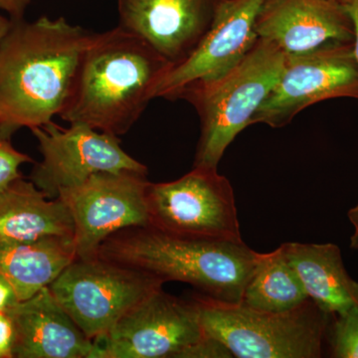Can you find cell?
Returning a JSON list of instances; mask_svg holds the SVG:
<instances>
[{
    "label": "cell",
    "mask_w": 358,
    "mask_h": 358,
    "mask_svg": "<svg viewBox=\"0 0 358 358\" xmlns=\"http://www.w3.org/2000/svg\"><path fill=\"white\" fill-rule=\"evenodd\" d=\"M76 257L72 238L0 246V274L25 301L50 286Z\"/></svg>",
    "instance_id": "cell-18"
},
{
    "label": "cell",
    "mask_w": 358,
    "mask_h": 358,
    "mask_svg": "<svg viewBox=\"0 0 358 358\" xmlns=\"http://www.w3.org/2000/svg\"><path fill=\"white\" fill-rule=\"evenodd\" d=\"M96 255L164 282L192 285L215 300L240 303L259 253L244 241L181 237L150 226H136L108 238Z\"/></svg>",
    "instance_id": "cell-3"
},
{
    "label": "cell",
    "mask_w": 358,
    "mask_h": 358,
    "mask_svg": "<svg viewBox=\"0 0 358 358\" xmlns=\"http://www.w3.org/2000/svg\"><path fill=\"white\" fill-rule=\"evenodd\" d=\"M64 17L13 20L0 42V134L10 138L60 115L95 36Z\"/></svg>",
    "instance_id": "cell-1"
},
{
    "label": "cell",
    "mask_w": 358,
    "mask_h": 358,
    "mask_svg": "<svg viewBox=\"0 0 358 358\" xmlns=\"http://www.w3.org/2000/svg\"><path fill=\"white\" fill-rule=\"evenodd\" d=\"M32 0H0V9L9 14L11 20H23L26 8Z\"/></svg>",
    "instance_id": "cell-24"
},
{
    "label": "cell",
    "mask_w": 358,
    "mask_h": 358,
    "mask_svg": "<svg viewBox=\"0 0 358 358\" xmlns=\"http://www.w3.org/2000/svg\"><path fill=\"white\" fill-rule=\"evenodd\" d=\"M265 0H222L199 46L173 66L160 82L155 98L178 100L183 90L218 81L236 67L256 43V18Z\"/></svg>",
    "instance_id": "cell-12"
},
{
    "label": "cell",
    "mask_w": 358,
    "mask_h": 358,
    "mask_svg": "<svg viewBox=\"0 0 358 358\" xmlns=\"http://www.w3.org/2000/svg\"><path fill=\"white\" fill-rule=\"evenodd\" d=\"M72 238L74 224L60 199H50L23 176L0 192V246Z\"/></svg>",
    "instance_id": "cell-16"
},
{
    "label": "cell",
    "mask_w": 358,
    "mask_h": 358,
    "mask_svg": "<svg viewBox=\"0 0 358 358\" xmlns=\"http://www.w3.org/2000/svg\"><path fill=\"white\" fill-rule=\"evenodd\" d=\"M20 301L13 285L0 274V312L8 313Z\"/></svg>",
    "instance_id": "cell-23"
},
{
    "label": "cell",
    "mask_w": 358,
    "mask_h": 358,
    "mask_svg": "<svg viewBox=\"0 0 358 358\" xmlns=\"http://www.w3.org/2000/svg\"><path fill=\"white\" fill-rule=\"evenodd\" d=\"M286 55L258 38L236 67L214 83L183 90L200 119L194 166L217 169L224 152L246 127L281 76Z\"/></svg>",
    "instance_id": "cell-5"
},
{
    "label": "cell",
    "mask_w": 358,
    "mask_h": 358,
    "mask_svg": "<svg viewBox=\"0 0 358 358\" xmlns=\"http://www.w3.org/2000/svg\"><path fill=\"white\" fill-rule=\"evenodd\" d=\"M336 1L341 2V3L346 4L350 1V0H336Z\"/></svg>",
    "instance_id": "cell-28"
},
{
    "label": "cell",
    "mask_w": 358,
    "mask_h": 358,
    "mask_svg": "<svg viewBox=\"0 0 358 358\" xmlns=\"http://www.w3.org/2000/svg\"><path fill=\"white\" fill-rule=\"evenodd\" d=\"M348 218L355 227V233L350 238V248L358 251V203L348 211Z\"/></svg>",
    "instance_id": "cell-26"
},
{
    "label": "cell",
    "mask_w": 358,
    "mask_h": 358,
    "mask_svg": "<svg viewBox=\"0 0 358 358\" xmlns=\"http://www.w3.org/2000/svg\"><path fill=\"white\" fill-rule=\"evenodd\" d=\"M255 29L259 38L277 45L287 56L331 42L355 41L352 17L336 0H265Z\"/></svg>",
    "instance_id": "cell-14"
},
{
    "label": "cell",
    "mask_w": 358,
    "mask_h": 358,
    "mask_svg": "<svg viewBox=\"0 0 358 358\" xmlns=\"http://www.w3.org/2000/svg\"><path fill=\"white\" fill-rule=\"evenodd\" d=\"M234 192L217 169L193 166L171 182L148 183V226L176 236L243 241Z\"/></svg>",
    "instance_id": "cell-8"
},
{
    "label": "cell",
    "mask_w": 358,
    "mask_h": 358,
    "mask_svg": "<svg viewBox=\"0 0 358 358\" xmlns=\"http://www.w3.org/2000/svg\"><path fill=\"white\" fill-rule=\"evenodd\" d=\"M350 17H352L353 26H355V57L358 61V0H350L348 3L345 4Z\"/></svg>",
    "instance_id": "cell-25"
},
{
    "label": "cell",
    "mask_w": 358,
    "mask_h": 358,
    "mask_svg": "<svg viewBox=\"0 0 358 358\" xmlns=\"http://www.w3.org/2000/svg\"><path fill=\"white\" fill-rule=\"evenodd\" d=\"M148 173H100L64 188V202L74 224L76 258L95 256L105 240L127 228L148 226Z\"/></svg>",
    "instance_id": "cell-11"
},
{
    "label": "cell",
    "mask_w": 358,
    "mask_h": 358,
    "mask_svg": "<svg viewBox=\"0 0 358 358\" xmlns=\"http://www.w3.org/2000/svg\"><path fill=\"white\" fill-rule=\"evenodd\" d=\"M34 162L29 155L23 154L11 145L10 138L0 134V192L15 179L21 178L20 166Z\"/></svg>",
    "instance_id": "cell-21"
},
{
    "label": "cell",
    "mask_w": 358,
    "mask_h": 358,
    "mask_svg": "<svg viewBox=\"0 0 358 358\" xmlns=\"http://www.w3.org/2000/svg\"><path fill=\"white\" fill-rule=\"evenodd\" d=\"M15 327L8 313L0 312V358H14Z\"/></svg>",
    "instance_id": "cell-22"
},
{
    "label": "cell",
    "mask_w": 358,
    "mask_h": 358,
    "mask_svg": "<svg viewBox=\"0 0 358 358\" xmlns=\"http://www.w3.org/2000/svg\"><path fill=\"white\" fill-rule=\"evenodd\" d=\"M282 251L300 278L308 299L331 317L358 307V282L333 243H284Z\"/></svg>",
    "instance_id": "cell-17"
},
{
    "label": "cell",
    "mask_w": 358,
    "mask_h": 358,
    "mask_svg": "<svg viewBox=\"0 0 358 358\" xmlns=\"http://www.w3.org/2000/svg\"><path fill=\"white\" fill-rule=\"evenodd\" d=\"M334 317L331 333L333 357L358 358V307Z\"/></svg>",
    "instance_id": "cell-20"
},
{
    "label": "cell",
    "mask_w": 358,
    "mask_h": 358,
    "mask_svg": "<svg viewBox=\"0 0 358 358\" xmlns=\"http://www.w3.org/2000/svg\"><path fill=\"white\" fill-rule=\"evenodd\" d=\"M11 24H13V20L10 18H6V16L0 14V42L10 29Z\"/></svg>",
    "instance_id": "cell-27"
},
{
    "label": "cell",
    "mask_w": 358,
    "mask_h": 358,
    "mask_svg": "<svg viewBox=\"0 0 358 358\" xmlns=\"http://www.w3.org/2000/svg\"><path fill=\"white\" fill-rule=\"evenodd\" d=\"M208 338L237 358H317L331 315L308 300L286 313L254 310L203 294L192 299Z\"/></svg>",
    "instance_id": "cell-4"
},
{
    "label": "cell",
    "mask_w": 358,
    "mask_h": 358,
    "mask_svg": "<svg viewBox=\"0 0 358 358\" xmlns=\"http://www.w3.org/2000/svg\"><path fill=\"white\" fill-rule=\"evenodd\" d=\"M222 0H117L122 29L176 66L196 49Z\"/></svg>",
    "instance_id": "cell-13"
},
{
    "label": "cell",
    "mask_w": 358,
    "mask_h": 358,
    "mask_svg": "<svg viewBox=\"0 0 358 358\" xmlns=\"http://www.w3.org/2000/svg\"><path fill=\"white\" fill-rule=\"evenodd\" d=\"M164 284L155 275L95 255L75 259L49 289L87 338L95 341Z\"/></svg>",
    "instance_id": "cell-7"
},
{
    "label": "cell",
    "mask_w": 358,
    "mask_h": 358,
    "mask_svg": "<svg viewBox=\"0 0 358 358\" xmlns=\"http://www.w3.org/2000/svg\"><path fill=\"white\" fill-rule=\"evenodd\" d=\"M31 131L42 160L34 164L29 179L48 199H57L60 190L81 185L96 173H148L147 166L127 154L114 134L83 124L63 128L53 121Z\"/></svg>",
    "instance_id": "cell-10"
},
{
    "label": "cell",
    "mask_w": 358,
    "mask_h": 358,
    "mask_svg": "<svg viewBox=\"0 0 358 358\" xmlns=\"http://www.w3.org/2000/svg\"><path fill=\"white\" fill-rule=\"evenodd\" d=\"M171 63L117 25L96 33L85 51L72 93L59 117L120 136L140 119Z\"/></svg>",
    "instance_id": "cell-2"
},
{
    "label": "cell",
    "mask_w": 358,
    "mask_h": 358,
    "mask_svg": "<svg viewBox=\"0 0 358 358\" xmlns=\"http://www.w3.org/2000/svg\"><path fill=\"white\" fill-rule=\"evenodd\" d=\"M103 358H225L229 352L205 334L192 300L157 289L95 341Z\"/></svg>",
    "instance_id": "cell-6"
},
{
    "label": "cell",
    "mask_w": 358,
    "mask_h": 358,
    "mask_svg": "<svg viewBox=\"0 0 358 358\" xmlns=\"http://www.w3.org/2000/svg\"><path fill=\"white\" fill-rule=\"evenodd\" d=\"M336 98L358 100V61L353 42H331L301 55H286L281 76L251 124L282 128L301 110Z\"/></svg>",
    "instance_id": "cell-9"
},
{
    "label": "cell",
    "mask_w": 358,
    "mask_h": 358,
    "mask_svg": "<svg viewBox=\"0 0 358 358\" xmlns=\"http://www.w3.org/2000/svg\"><path fill=\"white\" fill-rule=\"evenodd\" d=\"M15 327L14 358H103L49 287L8 312Z\"/></svg>",
    "instance_id": "cell-15"
},
{
    "label": "cell",
    "mask_w": 358,
    "mask_h": 358,
    "mask_svg": "<svg viewBox=\"0 0 358 358\" xmlns=\"http://www.w3.org/2000/svg\"><path fill=\"white\" fill-rule=\"evenodd\" d=\"M308 300L300 278L280 246L268 253H259L240 303L262 312L286 313Z\"/></svg>",
    "instance_id": "cell-19"
}]
</instances>
